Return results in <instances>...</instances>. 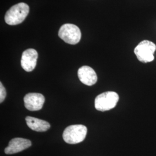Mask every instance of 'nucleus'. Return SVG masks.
Wrapping results in <instances>:
<instances>
[{"label":"nucleus","instance_id":"1","mask_svg":"<svg viewBox=\"0 0 156 156\" xmlns=\"http://www.w3.org/2000/svg\"><path fill=\"white\" fill-rule=\"evenodd\" d=\"M29 11L30 8L27 4L23 2L17 4L6 12L5 21L12 26L20 24L27 16Z\"/></svg>","mask_w":156,"mask_h":156},{"label":"nucleus","instance_id":"5","mask_svg":"<svg viewBox=\"0 0 156 156\" xmlns=\"http://www.w3.org/2000/svg\"><path fill=\"white\" fill-rule=\"evenodd\" d=\"M81 31L78 26L73 24L62 25L58 31L59 37L71 45L77 44L81 39Z\"/></svg>","mask_w":156,"mask_h":156},{"label":"nucleus","instance_id":"10","mask_svg":"<svg viewBox=\"0 0 156 156\" xmlns=\"http://www.w3.org/2000/svg\"><path fill=\"white\" fill-rule=\"evenodd\" d=\"M26 121L29 128L37 132H45L50 127L49 123L38 118L27 116Z\"/></svg>","mask_w":156,"mask_h":156},{"label":"nucleus","instance_id":"4","mask_svg":"<svg viewBox=\"0 0 156 156\" xmlns=\"http://www.w3.org/2000/svg\"><path fill=\"white\" fill-rule=\"evenodd\" d=\"M156 50L155 44L149 41L144 40L136 46L134 53L140 62L147 63L154 60V53Z\"/></svg>","mask_w":156,"mask_h":156},{"label":"nucleus","instance_id":"2","mask_svg":"<svg viewBox=\"0 0 156 156\" xmlns=\"http://www.w3.org/2000/svg\"><path fill=\"white\" fill-rule=\"evenodd\" d=\"M87 132V128L84 125H71L64 131L62 138L68 144H77L83 141Z\"/></svg>","mask_w":156,"mask_h":156},{"label":"nucleus","instance_id":"8","mask_svg":"<svg viewBox=\"0 0 156 156\" xmlns=\"http://www.w3.org/2000/svg\"><path fill=\"white\" fill-rule=\"evenodd\" d=\"M31 146V142L30 140L16 138L10 140L9 145L5 149L6 154H13L24 151Z\"/></svg>","mask_w":156,"mask_h":156},{"label":"nucleus","instance_id":"9","mask_svg":"<svg viewBox=\"0 0 156 156\" xmlns=\"http://www.w3.org/2000/svg\"><path fill=\"white\" fill-rule=\"evenodd\" d=\"M80 81L87 86H93L97 82V76L94 70L89 66L80 67L78 71Z\"/></svg>","mask_w":156,"mask_h":156},{"label":"nucleus","instance_id":"11","mask_svg":"<svg viewBox=\"0 0 156 156\" xmlns=\"http://www.w3.org/2000/svg\"><path fill=\"white\" fill-rule=\"evenodd\" d=\"M6 95V91L5 88L3 86V84L1 82L0 83V102L2 103L5 100Z\"/></svg>","mask_w":156,"mask_h":156},{"label":"nucleus","instance_id":"6","mask_svg":"<svg viewBox=\"0 0 156 156\" xmlns=\"http://www.w3.org/2000/svg\"><path fill=\"white\" fill-rule=\"evenodd\" d=\"M45 100L43 95L37 93H30L26 95L24 98V106L30 111H37L42 108Z\"/></svg>","mask_w":156,"mask_h":156},{"label":"nucleus","instance_id":"7","mask_svg":"<svg viewBox=\"0 0 156 156\" xmlns=\"http://www.w3.org/2000/svg\"><path fill=\"white\" fill-rule=\"evenodd\" d=\"M38 55L34 49H28L23 53L21 58V66L24 70L31 72L35 69L37 65Z\"/></svg>","mask_w":156,"mask_h":156},{"label":"nucleus","instance_id":"3","mask_svg":"<svg viewBox=\"0 0 156 156\" xmlns=\"http://www.w3.org/2000/svg\"><path fill=\"white\" fill-rule=\"evenodd\" d=\"M119 95L114 91H106L98 95L95 99V108L99 111L111 110L117 105Z\"/></svg>","mask_w":156,"mask_h":156}]
</instances>
